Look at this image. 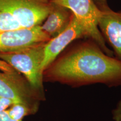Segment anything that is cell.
<instances>
[{
    "label": "cell",
    "instance_id": "cell-1",
    "mask_svg": "<svg viewBox=\"0 0 121 121\" xmlns=\"http://www.w3.org/2000/svg\"><path fill=\"white\" fill-rule=\"evenodd\" d=\"M44 81L72 87L102 84L121 86V60L105 54L94 42L74 45L43 72Z\"/></svg>",
    "mask_w": 121,
    "mask_h": 121
},
{
    "label": "cell",
    "instance_id": "cell-2",
    "mask_svg": "<svg viewBox=\"0 0 121 121\" xmlns=\"http://www.w3.org/2000/svg\"><path fill=\"white\" fill-rule=\"evenodd\" d=\"M52 4L50 0H0V32L40 26Z\"/></svg>",
    "mask_w": 121,
    "mask_h": 121
},
{
    "label": "cell",
    "instance_id": "cell-3",
    "mask_svg": "<svg viewBox=\"0 0 121 121\" xmlns=\"http://www.w3.org/2000/svg\"><path fill=\"white\" fill-rule=\"evenodd\" d=\"M45 44L39 43L13 52L0 53V59L22 74L44 100L45 97L42 66Z\"/></svg>",
    "mask_w": 121,
    "mask_h": 121
},
{
    "label": "cell",
    "instance_id": "cell-4",
    "mask_svg": "<svg viewBox=\"0 0 121 121\" xmlns=\"http://www.w3.org/2000/svg\"><path fill=\"white\" fill-rule=\"evenodd\" d=\"M69 9L86 31L89 38L105 54L113 56V52L106 45V42L98 28V20L102 10L93 0H50Z\"/></svg>",
    "mask_w": 121,
    "mask_h": 121
},
{
    "label": "cell",
    "instance_id": "cell-5",
    "mask_svg": "<svg viewBox=\"0 0 121 121\" xmlns=\"http://www.w3.org/2000/svg\"><path fill=\"white\" fill-rule=\"evenodd\" d=\"M0 97L23 104L36 113L44 100L32 88L26 78L16 71L0 72Z\"/></svg>",
    "mask_w": 121,
    "mask_h": 121
},
{
    "label": "cell",
    "instance_id": "cell-6",
    "mask_svg": "<svg viewBox=\"0 0 121 121\" xmlns=\"http://www.w3.org/2000/svg\"><path fill=\"white\" fill-rule=\"evenodd\" d=\"M84 38H89L86 31L72 13L67 28L45 43L42 66L43 71H44L69 44L74 40Z\"/></svg>",
    "mask_w": 121,
    "mask_h": 121
},
{
    "label": "cell",
    "instance_id": "cell-7",
    "mask_svg": "<svg viewBox=\"0 0 121 121\" xmlns=\"http://www.w3.org/2000/svg\"><path fill=\"white\" fill-rule=\"evenodd\" d=\"M51 38L40 26L0 32V53L10 52L37 44L46 43Z\"/></svg>",
    "mask_w": 121,
    "mask_h": 121
},
{
    "label": "cell",
    "instance_id": "cell-8",
    "mask_svg": "<svg viewBox=\"0 0 121 121\" xmlns=\"http://www.w3.org/2000/svg\"><path fill=\"white\" fill-rule=\"evenodd\" d=\"M98 28L105 41L112 47L116 58L121 60V11L116 12L109 7L102 10Z\"/></svg>",
    "mask_w": 121,
    "mask_h": 121
},
{
    "label": "cell",
    "instance_id": "cell-9",
    "mask_svg": "<svg viewBox=\"0 0 121 121\" xmlns=\"http://www.w3.org/2000/svg\"><path fill=\"white\" fill-rule=\"evenodd\" d=\"M52 3L49 14L40 25L42 30L51 38L56 37L67 28L72 16L69 9L60 4Z\"/></svg>",
    "mask_w": 121,
    "mask_h": 121
},
{
    "label": "cell",
    "instance_id": "cell-10",
    "mask_svg": "<svg viewBox=\"0 0 121 121\" xmlns=\"http://www.w3.org/2000/svg\"><path fill=\"white\" fill-rule=\"evenodd\" d=\"M6 112L11 118L18 121H22L25 117L34 114L26 105L19 103L13 104Z\"/></svg>",
    "mask_w": 121,
    "mask_h": 121
},
{
    "label": "cell",
    "instance_id": "cell-11",
    "mask_svg": "<svg viewBox=\"0 0 121 121\" xmlns=\"http://www.w3.org/2000/svg\"><path fill=\"white\" fill-rule=\"evenodd\" d=\"M13 104V102L11 100L0 97V112L7 110Z\"/></svg>",
    "mask_w": 121,
    "mask_h": 121
},
{
    "label": "cell",
    "instance_id": "cell-12",
    "mask_svg": "<svg viewBox=\"0 0 121 121\" xmlns=\"http://www.w3.org/2000/svg\"><path fill=\"white\" fill-rule=\"evenodd\" d=\"M112 118L114 121H121V99L112 110Z\"/></svg>",
    "mask_w": 121,
    "mask_h": 121
},
{
    "label": "cell",
    "instance_id": "cell-13",
    "mask_svg": "<svg viewBox=\"0 0 121 121\" xmlns=\"http://www.w3.org/2000/svg\"><path fill=\"white\" fill-rule=\"evenodd\" d=\"M93 1L101 10H104L107 7H109L107 0H93Z\"/></svg>",
    "mask_w": 121,
    "mask_h": 121
},
{
    "label": "cell",
    "instance_id": "cell-14",
    "mask_svg": "<svg viewBox=\"0 0 121 121\" xmlns=\"http://www.w3.org/2000/svg\"><path fill=\"white\" fill-rule=\"evenodd\" d=\"M0 121H16L11 118V117L9 116L8 113L5 111L2 112H0Z\"/></svg>",
    "mask_w": 121,
    "mask_h": 121
}]
</instances>
